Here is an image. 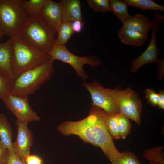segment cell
Wrapping results in <instances>:
<instances>
[{
    "label": "cell",
    "mask_w": 164,
    "mask_h": 164,
    "mask_svg": "<svg viewBox=\"0 0 164 164\" xmlns=\"http://www.w3.org/2000/svg\"><path fill=\"white\" fill-rule=\"evenodd\" d=\"M108 116L103 109L91 105L87 117L77 121H65L60 124L57 129L64 136L75 135L84 143L100 147L111 162L120 152L108 130L106 124Z\"/></svg>",
    "instance_id": "cell-1"
},
{
    "label": "cell",
    "mask_w": 164,
    "mask_h": 164,
    "mask_svg": "<svg viewBox=\"0 0 164 164\" xmlns=\"http://www.w3.org/2000/svg\"><path fill=\"white\" fill-rule=\"evenodd\" d=\"M56 33L40 14L29 17L19 37L33 47L48 54L54 43Z\"/></svg>",
    "instance_id": "cell-2"
},
{
    "label": "cell",
    "mask_w": 164,
    "mask_h": 164,
    "mask_svg": "<svg viewBox=\"0 0 164 164\" xmlns=\"http://www.w3.org/2000/svg\"><path fill=\"white\" fill-rule=\"evenodd\" d=\"M54 61L51 57L42 64L21 74L14 80L11 94L25 96L34 93L53 75Z\"/></svg>",
    "instance_id": "cell-3"
},
{
    "label": "cell",
    "mask_w": 164,
    "mask_h": 164,
    "mask_svg": "<svg viewBox=\"0 0 164 164\" xmlns=\"http://www.w3.org/2000/svg\"><path fill=\"white\" fill-rule=\"evenodd\" d=\"M11 39L13 49L12 71L14 79L51 57L48 54L29 45L19 36Z\"/></svg>",
    "instance_id": "cell-4"
},
{
    "label": "cell",
    "mask_w": 164,
    "mask_h": 164,
    "mask_svg": "<svg viewBox=\"0 0 164 164\" xmlns=\"http://www.w3.org/2000/svg\"><path fill=\"white\" fill-rule=\"evenodd\" d=\"M29 17L22 7V0H0V24L10 39L19 36Z\"/></svg>",
    "instance_id": "cell-5"
},
{
    "label": "cell",
    "mask_w": 164,
    "mask_h": 164,
    "mask_svg": "<svg viewBox=\"0 0 164 164\" xmlns=\"http://www.w3.org/2000/svg\"><path fill=\"white\" fill-rule=\"evenodd\" d=\"M82 85L90 94L91 105L103 109L108 115L120 113L118 105L120 87L114 89L105 88L96 80L91 83L83 81Z\"/></svg>",
    "instance_id": "cell-6"
},
{
    "label": "cell",
    "mask_w": 164,
    "mask_h": 164,
    "mask_svg": "<svg viewBox=\"0 0 164 164\" xmlns=\"http://www.w3.org/2000/svg\"><path fill=\"white\" fill-rule=\"evenodd\" d=\"M48 54L54 60H59L70 65L75 71L77 77H80L83 81L89 78L83 70L84 66L87 64L94 67L101 64L99 59L95 55L76 56L70 52L65 45L54 43Z\"/></svg>",
    "instance_id": "cell-7"
},
{
    "label": "cell",
    "mask_w": 164,
    "mask_h": 164,
    "mask_svg": "<svg viewBox=\"0 0 164 164\" xmlns=\"http://www.w3.org/2000/svg\"><path fill=\"white\" fill-rule=\"evenodd\" d=\"M118 105L120 113L138 124H140L143 107L138 94L129 88L121 90L118 96Z\"/></svg>",
    "instance_id": "cell-8"
},
{
    "label": "cell",
    "mask_w": 164,
    "mask_h": 164,
    "mask_svg": "<svg viewBox=\"0 0 164 164\" xmlns=\"http://www.w3.org/2000/svg\"><path fill=\"white\" fill-rule=\"evenodd\" d=\"M3 101L16 119L27 125L39 120L37 113L29 105L28 96H17L11 94Z\"/></svg>",
    "instance_id": "cell-9"
},
{
    "label": "cell",
    "mask_w": 164,
    "mask_h": 164,
    "mask_svg": "<svg viewBox=\"0 0 164 164\" xmlns=\"http://www.w3.org/2000/svg\"><path fill=\"white\" fill-rule=\"evenodd\" d=\"M151 23L152 30L149 44L142 54L132 60V72L135 73L143 65L152 62L157 63L159 61L157 58L159 53L157 43V34L160 30L161 25L159 22L155 20H152Z\"/></svg>",
    "instance_id": "cell-10"
},
{
    "label": "cell",
    "mask_w": 164,
    "mask_h": 164,
    "mask_svg": "<svg viewBox=\"0 0 164 164\" xmlns=\"http://www.w3.org/2000/svg\"><path fill=\"white\" fill-rule=\"evenodd\" d=\"M15 124L17 134L16 139L13 142V152L25 163L26 158L30 155V149L34 143L33 135L27 124L16 119Z\"/></svg>",
    "instance_id": "cell-11"
},
{
    "label": "cell",
    "mask_w": 164,
    "mask_h": 164,
    "mask_svg": "<svg viewBox=\"0 0 164 164\" xmlns=\"http://www.w3.org/2000/svg\"><path fill=\"white\" fill-rule=\"evenodd\" d=\"M40 15L49 26L56 31L62 22V6L60 2L46 0Z\"/></svg>",
    "instance_id": "cell-12"
},
{
    "label": "cell",
    "mask_w": 164,
    "mask_h": 164,
    "mask_svg": "<svg viewBox=\"0 0 164 164\" xmlns=\"http://www.w3.org/2000/svg\"><path fill=\"white\" fill-rule=\"evenodd\" d=\"M13 49L11 39L0 42V73L14 80L12 71Z\"/></svg>",
    "instance_id": "cell-13"
},
{
    "label": "cell",
    "mask_w": 164,
    "mask_h": 164,
    "mask_svg": "<svg viewBox=\"0 0 164 164\" xmlns=\"http://www.w3.org/2000/svg\"><path fill=\"white\" fill-rule=\"evenodd\" d=\"M62 22L80 21L84 23L82 15L79 0H62Z\"/></svg>",
    "instance_id": "cell-14"
},
{
    "label": "cell",
    "mask_w": 164,
    "mask_h": 164,
    "mask_svg": "<svg viewBox=\"0 0 164 164\" xmlns=\"http://www.w3.org/2000/svg\"><path fill=\"white\" fill-rule=\"evenodd\" d=\"M121 28L137 31L144 34H148L151 29V23L149 18L143 15L137 13L122 23Z\"/></svg>",
    "instance_id": "cell-15"
},
{
    "label": "cell",
    "mask_w": 164,
    "mask_h": 164,
    "mask_svg": "<svg viewBox=\"0 0 164 164\" xmlns=\"http://www.w3.org/2000/svg\"><path fill=\"white\" fill-rule=\"evenodd\" d=\"M118 33L121 43L135 47L142 46L149 39L148 34L122 28L118 30Z\"/></svg>",
    "instance_id": "cell-16"
},
{
    "label": "cell",
    "mask_w": 164,
    "mask_h": 164,
    "mask_svg": "<svg viewBox=\"0 0 164 164\" xmlns=\"http://www.w3.org/2000/svg\"><path fill=\"white\" fill-rule=\"evenodd\" d=\"M12 135V129L7 117L4 114H0V142L10 152H13Z\"/></svg>",
    "instance_id": "cell-17"
},
{
    "label": "cell",
    "mask_w": 164,
    "mask_h": 164,
    "mask_svg": "<svg viewBox=\"0 0 164 164\" xmlns=\"http://www.w3.org/2000/svg\"><path fill=\"white\" fill-rule=\"evenodd\" d=\"M109 4L110 11L122 23L131 17L128 10V5L124 0H109Z\"/></svg>",
    "instance_id": "cell-18"
},
{
    "label": "cell",
    "mask_w": 164,
    "mask_h": 164,
    "mask_svg": "<svg viewBox=\"0 0 164 164\" xmlns=\"http://www.w3.org/2000/svg\"><path fill=\"white\" fill-rule=\"evenodd\" d=\"M72 22H62L57 30V36L54 43L60 45H65L73 36L74 32L72 27Z\"/></svg>",
    "instance_id": "cell-19"
},
{
    "label": "cell",
    "mask_w": 164,
    "mask_h": 164,
    "mask_svg": "<svg viewBox=\"0 0 164 164\" xmlns=\"http://www.w3.org/2000/svg\"><path fill=\"white\" fill-rule=\"evenodd\" d=\"M128 6L138 8L142 11L152 10L164 11V6L152 0H124Z\"/></svg>",
    "instance_id": "cell-20"
},
{
    "label": "cell",
    "mask_w": 164,
    "mask_h": 164,
    "mask_svg": "<svg viewBox=\"0 0 164 164\" xmlns=\"http://www.w3.org/2000/svg\"><path fill=\"white\" fill-rule=\"evenodd\" d=\"M46 0H22V7L30 17L40 14Z\"/></svg>",
    "instance_id": "cell-21"
},
{
    "label": "cell",
    "mask_w": 164,
    "mask_h": 164,
    "mask_svg": "<svg viewBox=\"0 0 164 164\" xmlns=\"http://www.w3.org/2000/svg\"><path fill=\"white\" fill-rule=\"evenodd\" d=\"M111 164H142L134 153L128 151L120 152Z\"/></svg>",
    "instance_id": "cell-22"
},
{
    "label": "cell",
    "mask_w": 164,
    "mask_h": 164,
    "mask_svg": "<svg viewBox=\"0 0 164 164\" xmlns=\"http://www.w3.org/2000/svg\"><path fill=\"white\" fill-rule=\"evenodd\" d=\"M118 130L120 138L124 139L129 134L131 125L129 119L119 113L118 114Z\"/></svg>",
    "instance_id": "cell-23"
},
{
    "label": "cell",
    "mask_w": 164,
    "mask_h": 164,
    "mask_svg": "<svg viewBox=\"0 0 164 164\" xmlns=\"http://www.w3.org/2000/svg\"><path fill=\"white\" fill-rule=\"evenodd\" d=\"M13 82L0 73V99L2 101L11 94Z\"/></svg>",
    "instance_id": "cell-24"
},
{
    "label": "cell",
    "mask_w": 164,
    "mask_h": 164,
    "mask_svg": "<svg viewBox=\"0 0 164 164\" xmlns=\"http://www.w3.org/2000/svg\"><path fill=\"white\" fill-rule=\"evenodd\" d=\"M163 147L158 146L145 151L143 154L144 157L149 162L154 161L160 164H164V160L161 154Z\"/></svg>",
    "instance_id": "cell-25"
},
{
    "label": "cell",
    "mask_w": 164,
    "mask_h": 164,
    "mask_svg": "<svg viewBox=\"0 0 164 164\" xmlns=\"http://www.w3.org/2000/svg\"><path fill=\"white\" fill-rule=\"evenodd\" d=\"M89 7L95 11L105 13L110 11L109 0H87Z\"/></svg>",
    "instance_id": "cell-26"
},
{
    "label": "cell",
    "mask_w": 164,
    "mask_h": 164,
    "mask_svg": "<svg viewBox=\"0 0 164 164\" xmlns=\"http://www.w3.org/2000/svg\"><path fill=\"white\" fill-rule=\"evenodd\" d=\"M118 114L108 115L106 122L107 127L109 133L113 138L116 139L120 138L118 130Z\"/></svg>",
    "instance_id": "cell-27"
},
{
    "label": "cell",
    "mask_w": 164,
    "mask_h": 164,
    "mask_svg": "<svg viewBox=\"0 0 164 164\" xmlns=\"http://www.w3.org/2000/svg\"><path fill=\"white\" fill-rule=\"evenodd\" d=\"M144 93L148 103L152 107L157 106L159 100L158 93H156L154 90L151 88L146 89Z\"/></svg>",
    "instance_id": "cell-28"
},
{
    "label": "cell",
    "mask_w": 164,
    "mask_h": 164,
    "mask_svg": "<svg viewBox=\"0 0 164 164\" xmlns=\"http://www.w3.org/2000/svg\"><path fill=\"white\" fill-rule=\"evenodd\" d=\"M8 155L7 149L0 142V164L7 163Z\"/></svg>",
    "instance_id": "cell-29"
},
{
    "label": "cell",
    "mask_w": 164,
    "mask_h": 164,
    "mask_svg": "<svg viewBox=\"0 0 164 164\" xmlns=\"http://www.w3.org/2000/svg\"><path fill=\"white\" fill-rule=\"evenodd\" d=\"M7 164H25V163L17 157L13 152H8Z\"/></svg>",
    "instance_id": "cell-30"
},
{
    "label": "cell",
    "mask_w": 164,
    "mask_h": 164,
    "mask_svg": "<svg viewBox=\"0 0 164 164\" xmlns=\"http://www.w3.org/2000/svg\"><path fill=\"white\" fill-rule=\"evenodd\" d=\"M26 164H43L42 160L39 157L34 155H29L25 160Z\"/></svg>",
    "instance_id": "cell-31"
},
{
    "label": "cell",
    "mask_w": 164,
    "mask_h": 164,
    "mask_svg": "<svg viewBox=\"0 0 164 164\" xmlns=\"http://www.w3.org/2000/svg\"><path fill=\"white\" fill-rule=\"evenodd\" d=\"M84 23L80 21H76L72 22V27L74 32H80L82 29Z\"/></svg>",
    "instance_id": "cell-32"
},
{
    "label": "cell",
    "mask_w": 164,
    "mask_h": 164,
    "mask_svg": "<svg viewBox=\"0 0 164 164\" xmlns=\"http://www.w3.org/2000/svg\"><path fill=\"white\" fill-rule=\"evenodd\" d=\"M158 64V73L159 78L161 79L162 77L164 74V60L163 59L162 60H159L157 63Z\"/></svg>",
    "instance_id": "cell-33"
},
{
    "label": "cell",
    "mask_w": 164,
    "mask_h": 164,
    "mask_svg": "<svg viewBox=\"0 0 164 164\" xmlns=\"http://www.w3.org/2000/svg\"><path fill=\"white\" fill-rule=\"evenodd\" d=\"M159 102L157 106L160 109H164V91L162 90L160 91L158 93Z\"/></svg>",
    "instance_id": "cell-34"
},
{
    "label": "cell",
    "mask_w": 164,
    "mask_h": 164,
    "mask_svg": "<svg viewBox=\"0 0 164 164\" xmlns=\"http://www.w3.org/2000/svg\"><path fill=\"white\" fill-rule=\"evenodd\" d=\"M154 15L155 17V20L160 22H164V17L158 13L156 12H155Z\"/></svg>",
    "instance_id": "cell-35"
},
{
    "label": "cell",
    "mask_w": 164,
    "mask_h": 164,
    "mask_svg": "<svg viewBox=\"0 0 164 164\" xmlns=\"http://www.w3.org/2000/svg\"><path fill=\"white\" fill-rule=\"evenodd\" d=\"M5 34L2 29L0 24V41Z\"/></svg>",
    "instance_id": "cell-36"
},
{
    "label": "cell",
    "mask_w": 164,
    "mask_h": 164,
    "mask_svg": "<svg viewBox=\"0 0 164 164\" xmlns=\"http://www.w3.org/2000/svg\"><path fill=\"white\" fill-rule=\"evenodd\" d=\"M149 162L150 164H160L158 162L153 161H150Z\"/></svg>",
    "instance_id": "cell-37"
},
{
    "label": "cell",
    "mask_w": 164,
    "mask_h": 164,
    "mask_svg": "<svg viewBox=\"0 0 164 164\" xmlns=\"http://www.w3.org/2000/svg\"><path fill=\"white\" fill-rule=\"evenodd\" d=\"M7 164V163L6 164Z\"/></svg>",
    "instance_id": "cell-38"
}]
</instances>
